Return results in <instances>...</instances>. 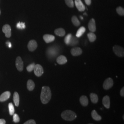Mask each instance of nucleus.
<instances>
[{"mask_svg":"<svg viewBox=\"0 0 124 124\" xmlns=\"http://www.w3.org/2000/svg\"><path fill=\"white\" fill-rule=\"evenodd\" d=\"M35 63L34 62L32 63L31 64H30L29 65H28L27 67L26 70L27 71L29 72H31L32 71H33L34 69V68L35 66Z\"/></svg>","mask_w":124,"mask_h":124,"instance_id":"c85d7f7f","label":"nucleus"},{"mask_svg":"<svg viewBox=\"0 0 124 124\" xmlns=\"http://www.w3.org/2000/svg\"><path fill=\"white\" fill-rule=\"evenodd\" d=\"M91 100L93 103H97L98 100V95L95 93H91L90 95Z\"/></svg>","mask_w":124,"mask_h":124,"instance_id":"5701e85b","label":"nucleus"},{"mask_svg":"<svg viewBox=\"0 0 124 124\" xmlns=\"http://www.w3.org/2000/svg\"><path fill=\"white\" fill-rule=\"evenodd\" d=\"M27 87L29 91H32L35 87V84L34 82L31 80H29L27 83Z\"/></svg>","mask_w":124,"mask_h":124,"instance_id":"a211bd4d","label":"nucleus"},{"mask_svg":"<svg viewBox=\"0 0 124 124\" xmlns=\"http://www.w3.org/2000/svg\"><path fill=\"white\" fill-rule=\"evenodd\" d=\"M58 50L57 47H51L47 49V54L48 56L49 57H53L54 56H55L58 54Z\"/></svg>","mask_w":124,"mask_h":124,"instance_id":"423d86ee","label":"nucleus"},{"mask_svg":"<svg viewBox=\"0 0 124 124\" xmlns=\"http://www.w3.org/2000/svg\"><path fill=\"white\" fill-rule=\"evenodd\" d=\"M113 50L115 53V55H117L118 57H123L124 56V49L123 47L117 46L115 45L113 46Z\"/></svg>","mask_w":124,"mask_h":124,"instance_id":"7ed1b4c3","label":"nucleus"},{"mask_svg":"<svg viewBox=\"0 0 124 124\" xmlns=\"http://www.w3.org/2000/svg\"><path fill=\"white\" fill-rule=\"evenodd\" d=\"M52 97L51 89L48 86H44L41 89L40 100L43 104H46L50 101Z\"/></svg>","mask_w":124,"mask_h":124,"instance_id":"f257e3e1","label":"nucleus"},{"mask_svg":"<svg viewBox=\"0 0 124 124\" xmlns=\"http://www.w3.org/2000/svg\"><path fill=\"white\" fill-rule=\"evenodd\" d=\"M11 96V93L9 91H7L1 94L0 96V102H5L9 99Z\"/></svg>","mask_w":124,"mask_h":124,"instance_id":"ddd939ff","label":"nucleus"},{"mask_svg":"<svg viewBox=\"0 0 124 124\" xmlns=\"http://www.w3.org/2000/svg\"><path fill=\"white\" fill-rule=\"evenodd\" d=\"M54 33L57 36H63L65 35V31L63 29L60 28L55 30L54 31Z\"/></svg>","mask_w":124,"mask_h":124,"instance_id":"6ab92c4d","label":"nucleus"},{"mask_svg":"<svg viewBox=\"0 0 124 124\" xmlns=\"http://www.w3.org/2000/svg\"><path fill=\"white\" fill-rule=\"evenodd\" d=\"M120 94L121 97H124V87H122V88L121 89L120 92Z\"/></svg>","mask_w":124,"mask_h":124,"instance_id":"f704fd0d","label":"nucleus"},{"mask_svg":"<svg viewBox=\"0 0 124 124\" xmlns=\"http://www.w3.org/2000/svg\"><path fill=\"white\" fill-rule=\"evenodd\" d=\"M57 62L59 64H64L67 62V59L64 56L60 55L57 58Z\"/></svg>","mask_w":124,"mask_h":124,"instance_id":"f3484780","label":"nucleus"},{"mask_svg":"<svg viewBox=\"0 0 124 124\" xmlns=\"http://www.w3.org/2000/svg\"><path fill=\"white\" fill-rule=\"evenodd\" d=\"M17 28L18 29H24L25 28V23L23 22H18L17 24Z\"/></svg>","mask_w":124,"mask_h":124,"instance_id":"2f4dec72","label":"nucleus"},{"mask_svg":"<svg viewBox=\"0 0 124 124\" xmlns=\"http://www.w3.org/2000/svg\"><path fill=\"white\" fill-rule=\"evenodd\" d=\"M92 116L93 119L95 120L99 121L102 119V117L101 116L98 115L97 111L95 110H93L92 112Z\"/></svg>","mask_w":124,"mask_h":124,"instance_id":"412c9836","label":"nucleus"},{"mask_svg":"<svg viewBox=\"0 0 124 124\" xmlns=\"http://www.w3.org/2000/svg\"><path fill=\"white\" fill-rule=\"evenodd\" d=\"M43 38L46 43H49L53 42L54 40L55 36L53 35H51L46 34V35H45L43 36Z\"/></svg>","mask_w":124,"mask_h":124,"instance_id":"2eb2a0df","label":"nucleus"},{"mask_svg":"<svg viewBox=\"0 0 124 124\" xmlns=\"http://www.w3.org/2000/svg\"><path fill=\"white\" fill-rule=\"evenodd\" d=\"M0 124H6V121L4 119H0Z\"/></svg>","mask_w":124,"mask_h":124,"instance_id":"e433bc0d","label":"nucleus"},{"mask_svg":"<svg viewBox=\"0 0 124 124\" xmlns=\"http://www.w3.org/2000/svg\"><path fill=\"white\" fill-rule=\"evenodd\" d=\"M80 18L81 19H83V18L82 17V16H80Z\"/></svg>","mask_w":124,"mask_h":124,"instance_id":"58836bf2","label":"nucleus"},{"mask_svg":"<svg viewBox=\"0 0 124 124\" xmlns=\"http://www.w3.org/2000/svg\"><path fill=\"white\" fill-rule=\"evenodd\" d=\"M71 21L73 24L75 26H79L80 24L79 20H78V18H77L76 16H73L72 18H71Z\"/></svg>","mask_w":124,"mask_h":124,"instance_id":"393cba45","label":"nucleus"},{"mask_svg":"<svg viewBox=\"0 0 124 124\" xmlns=\"http://www.w3.org/2000/svg\"><path fill=\"white\" fill-rule=\"evenodd\" d=\"M23 124H36V122L34 120H30L26 121Z\"/></svg>","mask_w":124,"mask_h":124,"instance_id":"72a5a7b5","label":"nucleus"},{"mask_svg":"<svg viewBox=\"0 0 124 124\" xmlns=\"http://www.w3.org/2000/svg\"><path fill=\"white\" fill-rule=\"evenodd\" d=\"M37 47V43L35 40H30L28 44V48L31 52H33Z\"/></svg>","mask_w":124,"mask_h":124,"instance_id":"1a4fd4ad","label":"nucleus"},{"mask_svg":"<svg viewBox=\"0 0 124 124\" xmlns=\"http://www.w3.org/2000/svg\"><path fill=\"white\" fill-rule=\"evenodd\" d=\"M85 31V28L84 27H81L80 29L77 31V32L76 34V36L77 37H80L83 35V34L84 33Z\"/></svg>","mask_w":124,"mask_h":124,"instance_id":"4be33fe9","label":"nucleus"},{"mask_svg":"<svg viewBox=\"0 0 124 124\" xmlns=\"http://www.w3.org/2000/svg\"><path fill=\"white\" fill-rule=\"evenodd\" d=\"M102 104L103 106L107 108H109L110 105V98L108 96H105L102 99Z\"/></svg>","mask_w":124,"mask_h":124,"instance_id":"4468645a","label":"nucleus"},{"mask_svg":"<svg viewBox=\"0 0 124 124\" xmlns=\"http://www.w3.org/2000/svg\"><path fill=\"white\" fill-rule=\"evenodd\" d=\"M0 13H1V12H0Z\"/></svg>","mask_w":124,"mask_h":124,"instance_id":"79ce46f5","label":"nucleus"},{"mask_svg":"<svg viewBox=\"0 0 124 124\" xmlns=\"http://www.w3.org/2000/svg\"><path fill=\"white\" fill-rule=\"evenodd\" d=\"M80 104L83 106H87L88 104V99L85 96H82L80 98Z\"/></svg>","mask_w":124,"mask_h":124,"instance_id":"dca6fc26","label":"nucleus"},{"mask_svg":"<svg viewBox=\"0 0 124 124\" xmlns=\"http://www.w3.org/2000/svg\"><path fill=\"white\" fill-rule=\"evenodd\" d=\"M88 29L89 31L92 32H94L96 31V26L95 20L94 18H92L88 23Z\"/></svg>","mask_w":124,"mask_h":124,"instance_id":"9b49d317","label":"nucleus"},{"mask_svg":"<svg viewBox=\"0 0 124 124\" xmlns=\"http://www.w3.org/2000/svg\"><path fill=\"white\" fill-rule=\"evenodd\" d=\"M65 2L67 5L70 8H73L74 6V3L73 0H65Z\"/></svg>","mask_w":124,"mask_h":124,"instance_id":"c756f323","label":"nucleus"},{"mask_svg":"<svg viewBox=\"0 0 124 124\" xmlns=\"http://www.w3.org/2000/svg\"><path fill=\"white\" fill-rule=\"evenodd\" d=\"M13 101L16 106L18 107L19 104V96L17 92H15L13 94Z\"/></svg>","mask_w":124,"mask_h":124,"instance_id":"aec40b11","label":"nucleus"},{"mask_svg":"<svg viewBox=\"0 0 124 124\" xmlns=\"http://www.w3.org/2000/svg\"></svg>","mask_w":124,"mask_h":124,"instance_id":"37998d69","label":"nucleus"},{"mask_svg":"<svg viewBox=\"0 0 124 124\" xmlns=\"http://www.w3.org/2000/svg\"><path fill=\"white\" fill-rule=\"evenodd\" d=\"M114 85V81L111 78L107 79L104 81L103 84V88L105 90H108L113 86Z\"/></svg>","mask_w":124,"mask_h":124,"instance_id":"39448f33","label":"nucleus"},{"mask_svg":"<svg viewBox=\"0 0 124 124\" xmlns=\"http://www.w3.org/2000/svg\"><path fill=\"white\" fill-rule=\"evenodd\" d=\"M116 12L120 16H123L124 15V9L121 7H119L116 8Z\"/></svg>","mask_w":124,"mask_h":124,"instance_id":"cd10ccee","label":"nucleus"},{"mask_svg":"<svg viewBox=\"0 0 124 124\" xmlns=\"http://www.w3.org/2000/svg\"><path fill=\"white\" fill-rule=\"evenodd\" d=\"M85 1L86 3V4L87 5H90L91 4V2H92V0H85Z\"/></svg>","mask_w":124,"mask_h":124,"instance_id":"c9c22d12","label":"nucleus"},{"mask_svg":"<svg viewBox=\"0 0 124 124\" xmlns=\"http://www.w3.org/2000/svg\"><path fill=\"white\" fill-rule=\"evenodd\" d=\"M84 15H87V14L86 13H84Z\"/></svg>","mask_w":124,"mask_h":124,"instance_id":"ea45409f","label":"nucleus"},{"mask_svg":"<svg viewBox=\"0 0 124 124\" xmlns=\"http://www.w3.org/2000/svg\"><path fill=\"white\" fill-rule=\"evenodd\" d=\"M75 2L76 8L79 11L83 12L85 11V7L81 0H75Z\"/></svg>","mask_w":124,"mask_h":124,"instance_id":"9d476101","label":"nucleus"},{"mask_svg":"<svg viewBox=\"0 0 124 124\" xmlns=\"http://www.w3.org/2000/svg\"><path fill=\"white\" fill-rule=\"evenodd\" d=\"M7 44L8 45V46L9 47V48H11L12 47V44H11V43L9 41L7 42Z\"/></svg>","mask_w":124,"mask_h":124,"instance_id":"4c0bfd02","label":"nucleus"},{"mask_svg":"<svg viewBox=\"0 0 124 124\" xmlns=\"http://www.w3.org/2000/svg\"><path fill=\"white\" fill-rule=\"evenodd\" d=\"M78 42H79L78 40L75 37L72 36L70 43H69V45H70L71 46H73L74 45L77 44L78 43Z\"/></svg>","mask_w":124,"mask_h":124,"instance_id":"a878e982","label":"nucleus"},{"mask_svg":"<svg viewBox=\"0 0 124 124\" xmlns=\"http://www.w3.org/2000/svg\"><path fill=\"white\" fill-rule=\"evenodd\" d=\"M13 121L15 123H18L20 121L19 117L17 114H13Z\"/></svg>","mask_w":124,"mask_h":124,"instance_id":"473e14b6","label":"nucleus"},{"mask_svg":"<svg viewBox=\"0 0 124 124\" xmlns=\"http://www.w3.org/2000/svg\"><path fill=\"white\" fill-rule=\"evenodd\" d=\"M16 67L19 71H22L23 69V62L20 57H18L16 59Z\"/></svg>","mask_w":124,"mask_h":124,"instance_id":"0eeeda50","label":"nucleus"},{"mask_svg":"<svg viewBox=\"0 0 124 124\" xmlns=\"http://www.w3.org/2000/svg\"><path fill=\"white\" fill-rule=\"evenodd\" d=\"M72 35L71 34H69L67 36L65 37L64 38V42L65 44L67 45H69L70 40L71 39V37H72Z\"/></svg>","mask_w":124,"mask_h":124,"instance_id":"7c9ffc66","label":"nucleus"},{"mask_svg":"<svg viewBox=\"0 0 124 124\" xmlns=\"http://www.w3.org/2000/svg\"><path fill=\"white\" fill-rule=\"evenodd\" d=\"M87 37L88 38L89 40L91 42H94L95 40H96L97 37L95 34L93 32H90L87 34Z\"/></svg>","mask_w":124,"mask_h":124,"instance_id":"b1692460","label":"nucleus"},{"mask_svg":"<svg viewBox=\"0 0 124 124\" xmlns=\"http://www.w3.org/2000/svg\"><path fill=\"white\" fill-rule=\"evenodd\" d=\"M61 117L63 120L67 121H72L76 118L77 115L73 111L66 110L62 112Z\"/></svg>","mask_w":124,"mask_h":124,"instance_id":"f03ea898","label":"nucleus"},{"mask_svg":"<svg viewBox=\"0 0 124 124\" xmlns=\"http://www.w3.org/2000/svg\"><path fill=\"white\" fill-rule=\"evenodd\" d=\"M123 120H124V115H123Z\"/></svg>","mask_w":124,"mask_h":124,"instance_id":"a19ab883","label":"nucleus"},{"mask_svg":"<svg viewBox=\"0 0 124 124\" xmlns=\"http://www.w3.org/2000/svg\"><path fill=\"white\" fill-rule=\"evenodd\" d=\"M2 32L5 34L7 38H10L11 36V28L8 24H5L2 27Z\"/></svg>","mask_w":124,"mask_h":124,"instance_id":"6e6552de","label":"nucleus"},{"mask_svg":"<svg viewBox=\"0 0 124 124\" xmlns=\"http://www.w3.org/2000/svg\"><path fill=\"white\" fill-rule=\"evenodd\" d=\"M8 108H9V114L10 115H13L14 114L15 109L13 104L11 102L9 103L8 104Z\"/></svg>","mask_w":124,"mask_h":124,"instance_id":"bb28decb","label":"nucleus"},{"mask_svg":"<svg viewBox=\"0 0 124 124\" xmlns=\"http://www.w3.org/2000/svg\"><path fill=\"white\" fill-rule=\"evenodd\" d=\"M34 71V73L35 75L37 77L41 76L44 73V70H43V67L39 64H37L35 65Z\"/></svg>","mask_w":124,"mask_h":124,"instance_id":"20e7f679","label":"nucleus"},{"mask_svg":"<svg viewBox=\"0 0 124 124\" xmlns=\"http://www.w3.org/2000/svg\"><path fill=\"white\" fill-rule=\"evenodd\" d=\"M70 52H71V54L73 56H79L82 54V50L80 47H75L71 49Z\"/></svg>","mask_w":124,"mask_h":124,"instance_id":"f8f14e48","label":"nucleus"}]
</instances>
